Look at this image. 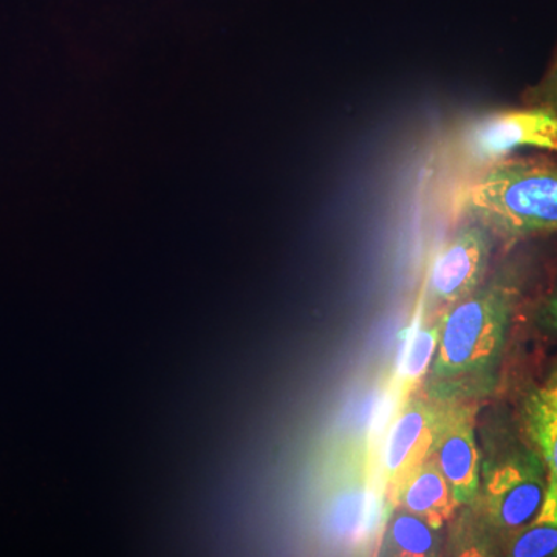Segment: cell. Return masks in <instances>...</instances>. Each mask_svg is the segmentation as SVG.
<instances>
[{
    "instance_id": "1",
    "label": "cell",
    "mask_w": 557,
    "mask_h": 557,
    "mask_svg": "<svg viewBox=\"0 0 557 557\" xmlns=\"http://www.w3.org/2000/svg\"><path fill=\"white\" fill-rule=\"evenodd\" d=\"M461 208L505 239L557 231V166L531 159L487 161L461 190Z\"/></svg>"
},
{
    "instance_id": "13",
    "label": "cell",
    "mask_w": 557,
    "mask_h": 557,
    "mask_svg": "<svg viewBox=\"0 0 557 557\" xmlns=\"http://www.w3.org/2000/svg\"><path fill=\"white\" fill-rule=\"evenodd\" d=\"M534 108L547 109L557 115V57L548 69L547 75L537 84L533 90Z\"/></svg>"
},
{
    "instance_id": "3",
    "label": "cell",
    "mask_w": 557,
    "mask_h": 557,
    "mask_svg": "<svg viewBox=\"0 0 557 557\" xmlns=\"http://www.w3.org/2000/svg\"><path fill=\"white\" fill-rule=\"evenodd\" d=\"M440 416L442 409L410 397L392 418L381 454L384 498L388 507H397L405 483L431 457Z\"/></svg>"
},
{
    "instance_id": "11",
    "label": "cell",
    "mask_w": 557,
    "mask_h": 557,
    "mask_svg": "<svg viewBox=\"0 0 557 557\" xmlns=\"http://www.w3.org/2000/svg\"><path fill=\"white\" fill-rule=\"evenodd\" d=\"M528 431L536 443L548 478L557 483V379L539 387L527 403Z\"/></svg>"
},
{
    "instance_id": "4",
    "label": "cell",
    "mask_w": 557,
    "mask_h": 557,
    "mask_svg": "<svg viewBox=\"0 0 557 557\" xmlns=\"http://www.w3.org/2000/svg\"><path fill=\"white\" fill-rule=\"evenodd\" d=\"M547 486L541 458H509L487 480L485 511L491 525L507 534L527 525L544 504Z\"/></svg>"
},
{
    "instance_id": "6",
    "label": "cell",
    "mask_w": 557,
    "mask_h": 557,
    "mask_svg": "<svg viewBox=\"0 0 557 557\" xmlns=\"http://www.w3.org/2000/svg\"><path fill=\"white\" fill-rule=\"evenodd\" d=\"M518 148L557 152V115L547 109L508 110L480 121L472 132L471 150L479 160L491 161Z\"/></svg>"
},
{
    "instance_id": "14",
    "label": "cell",
    "mask_w": 557,
    "mask_h": 557,
    "mask_svg": "<svg viewBox=\"0 0 557 557\" xmlns=\"http://www.w3.org/2000/svg\"><path fill=\"white\" fill-rule=\"evenodd\" d=\"M547 317L549 319V322H552L553 327L557 330V288L555 295H553L552 299H549L547 307Z\"/></svg>"
},
{
    "instance_id": "12",
    "label": "cell",
    "mask_w": 557,
    "mask_h": 557,
    "mask_svg": "<svg viewBox=\"0 0 557 557\" xmlns=\"http://www.w3.org/2000/svg\"><path fill=\"white\" fill-rule=\"evenodd\" d=\"M435 528L409 511L397 512L388 522L384 544L394 555L429 556L435 549Z\"/></svg>"
},
{
    "instance_id": "2",
    "label": "cell",
    "mask_w": 557,
    "mask_h": 557,
    "mask_svg": "<svg viewBox=\"0 0 557 557\" xmlns=\"http://www.w3.org/2000/svg\"><path fill=\"white\" fill-rule=\"evenodd\" d=\"M512 298L511 284L494 281L450 307L431 366L432 384L443 394L493 375L507 338Z\"/></svg>"
},
{
    "instance_id": "7",
    "label": "cell",
    "mask_w": 557,
    "mask_h": 557,
    "mask_svg": "<svg viewBox=\"0 0 557 557\" xmlns=\"http://www.w3.org/2000/svg\"><path fill=\"white\" fill-rule=\"evenodd\" d=\"M431 457L448 480L458 505L468 504L478 496L480 454L471 409L465 406L442 409Z\"/></svg>"
},
{
    "instance_id": "5",
    "label": "cell",
    "mask_w": 557,
    "mask_h": 557,
    "mask_svg": "<svg viewBox=\"0 0 557 557\" xmlns=\"http://www.w3.org/2000/svg\"><path fill=\"white\" fill-rule=\"evenodd\" d=\"M491 234L482 223H468L440 249L429 274V295L453 307L482 284L491 256Z\"/></svg>"
},
{
    "instance_id": "9",
    "label": "cell",
    "mask_w": 557,
    "mask_h": 557,
    "mask_svg": "<svg viewBox=\"0 0 557 557\" xmlns=\"http://www.w3.org/2000/svg\"><path fill=\"white\" fill-rule=\"evenodd\" d=\"M442 321L434 325H424L420 318L416 319L408 332L401 355L398 358L397 375H395L394 395L398 406L408 401L421 380L426 376L437 351Z\"/></svg>"
},
{
    "instance_id": "10",
    "label": "cell",
    "mask_w": 557,
    "mask_h": 557,
    "mask_svg": "<svg viewBox=\"0 0 557 557\" xmlns=\"http://www.w3.org/2000/svg\"><path fill=\"white\" fill-rule=\"evenodd\" d=\"M507 555L515 557L557 556V483L548 478L544 504L527 525L508 534Z\"/></svg>"
},
{
    "instance_id": "8",
    "label": "cell",
    "mask_w": 557,
    "mask_h": 557,
    "mask_svg": "<svg viewBox=\"0 0 557 557\" xmlns=\"http://www.w3.org/2000/svg\"><path fill=\"white\" fill-rule=\"evenodd\" d=\"M457 505L448 480L432 457L410 475L398 497V507L426 520L435 530L454 515Z\"/></svg>"
}]
</instances>
